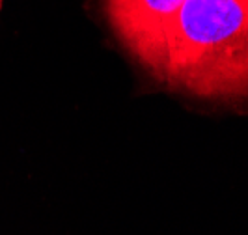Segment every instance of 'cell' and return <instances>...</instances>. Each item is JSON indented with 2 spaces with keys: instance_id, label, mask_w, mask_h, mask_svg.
<instances>
[{
  "instance_id": "1",
  "label": "cell",
  "mask_w": 248,
  "mask_h": 235,
  "mask_svg": "<svg viewBox=\"0 0 248 235\" xmlns=\"http://www.w3.org/2000/svg\"><path fill=\"white\" fill-rule=\"evenodd\" d=\"M155 77L198 97H248V0H185Z\"/></svg>"
},
{
  "instance_id": "2",
  "label": "cell",
  "mask_w": 248,
  "mask_h": 235,
  "mask_svg": "<svg viewBox=\"0 0 248 235\" xmlns=\"http://www.w3.org/2000/svg\"><path fill=\"white\" fill-rule=\"evenodd\" d=\"M185 0H105L107 17L129 52L155 75L164 41Z\"/></svg>"
}]
</instances>
